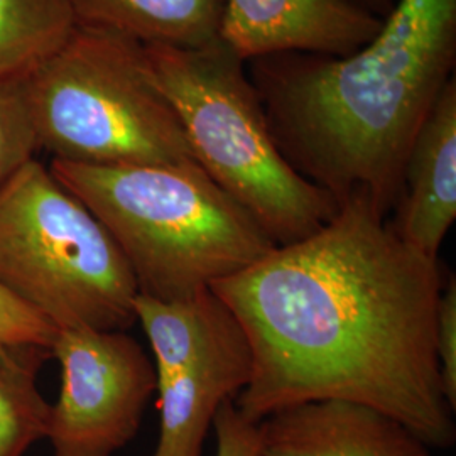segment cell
<instances>
[{
    "label": "cell",
    "mask_w": 456,
    "mask_h": 456,
    "mask_svg": "<svg viewBox=\"0 0 456 456\" xmlns=\"http://www.w3.org/2000/svg\"><path fill=\"white\" fill-rule=\"evenodd\" d=\"M440 262L354 198L310 237L276 245L213 284L252 350L233 401L252 423L294 404L343 399L404 424L429 448L456 440L436 357Z\"/></svg>",
    "instance_id": "1"
},
{
    "label": "cell",
    "mask_w": 456,
    "mask_h": 456,
    "mask_svg": "<svg viewBox=\"0 0 456 456\" xmlns=\"http://www.w3.org/2000/svg\"><path fill=\"white\" fill-rule=\"evenodd\" d=\"M284 159L331 196L389 218L426 117L455 78L456 0H395L374 39L343 58L274 54L250 61Z\"/></svg>",
    "instance_id": "2"
},
{
    "label": "cell",
    "mask_w": 456,
    "mask_h": 456,
    "mask_svg": "<svg viewBox=\"0 0 456 456\" xmlns=\"http://www.w3.org/2000/svg\"><path fill=\"white\" fill-rule=\"evenodd\" d=\"M51 175L112 235L139 294L176 301L261 261L276 244L198 163L86 166Z\"/></svg>",
    "instance_id": "3"
},
{
    "label": "cell",
    "mask_w": 456,
    "mask_h": 456,
    "mask_svg": "<svg viewBox=\"0 0 456 456\" xmlns=\"http://www.w3.org/2000/svg\"><path fill=\"white\" fill-rule=\"evenodd\" d=\"M142 53L198 166L274 244L299 242L338 213L331 196L284 159L245 61L222 41L195 49L142 45Z\"/></svg>",
    "instance_id": "4"
},
{
    "label": "cell",
    "mask_w": 456,
    "mask_h": 456,
    "mask_svg": "<svg viewBox=\"0 0 456 456\" xmlns=\"http://www.w3.org/2000/svg\"><path fill=\"white\" fill-rule=\"evenodd\" d=\"M22 82L39 151L86 166L196 163L180 117L147 69L142 45L78 24Z\"/></svg>",
    "instance_id": "5"
},
{
    "label": "cell",
    "mask_w": 456,
    "mask_h": 456,
    "mask_svg": "<svg viewBox=\"0 0 456 456\" xmlns=\"http://www.w3.org/2000/svg\"><path fill=\"white\" fill-rule=\"evenodd\" d=\"M0 284L56 331H126L139 294L112 235L36 158L0 188Z\"/></svg>",
    "instance_id": "6"
},
{
    "label": "cell",
    "mask_w": 456,
    "mask_h": 456,
    "mask_svg": "<svg viewBox=\"0 0 456 456\" xmlns=\"http://www.w3.org/2000/svg\"><path fill=\"white\" fill-rule=\"evenodd\" d=\"M51 355L61 369L46 436L53 456H115L158 391L154 362L126 331L90 328L60 330Z\"/></svg>",
    "instance_id": "7"
},
{
    "label": "cell",
    "mask_w": 456,
    "mask_h": 456,
    "mask_svg": "<svg viewBox=\"0 0 456 456\" xmlns=\"http://www.w3.org/2000/svg\"><path fill=\"white\" fill-rule=\"evenodd\" d=\"M382 26L354 0H225L220 41L245 63L274 54L343 58Z\"/></svg>",
    "instance_id": "8"
},
{
    "label": "cell",
    "mask_w": 456,
    "mask_h": 456,
    "mask_svg": "<svg viewBox=\"0 0 456 456\" xmlns=\"http://www.w3.org/2000/svg\"><path fill=\"white\" fill-rule=\"evenodd\" d=\"M252 377V350L235 318L178 372L158 382L159 440L152 456H201L213 419Z\"/></svg>",
    "instance_id": "9"
},
{
    "label": "cell",
    "mask_w": 456,
    "mask_h": 456,
    "mask_svg": "<svg viewBox=\"0 0 456 456\" xmlns=\"http://www.w3.org/2000/svg\"><path fill=\"white\" fill-rule=\"evenodd\" d=\"M261 456H429V446L367 404L322 399L279 409L259 423Z\"/></svg>",
    "instance_id": "10"
},
{
    "label": "cell",
    "mask_w": 456,
    "mask_h": 456,
    "mask_svg": "<svg viewBox=\"0 0 456 456\" xmlns=\"http://www.w3.org/2000/svg\"><path fill=\"white\" fill-rule=\"evenodd\" d=\"M391 222L395 233L438 261L456 218V80L444 86L418 132Z\"/></svg>",
    "instance_id": "11"
},
{
    "label": "cell",
    "mask_w": 456,
    "mask_h": 456,
    "mask_svg": "<svg viewBox=\"0 0 456 456\" xmlns=\"http://www.w3.org/2000/svg\"><path fill=\"white\" fill-rule=\"evenodd\" d=\"M78 24L141 45L207 48L220 41L225 0H69Z\"/></svg>",
    "instance_id": "12"
},
{
    "label": "cell",
    "mask_w": 456,
    "mask_h": 456,
    "mask_svg": "<svg viewBox=\"0 0 456 456\" xmlns=\"http://www.w3.org/2000/svg\"><path fill=\"white\" fill-rule=\"evenodd\" d=\"M51 350L0 343V456H26L46 440L51 404L37 387V375Z\"/></svg>",
    "instance_id": "13"
},
{
    "label": "cell",
    "mask_w": 456,
    "mask_h": 456,
    "mask_svg": "<svg viewBox=\"0 0 456 456\" xmlns=\"http://www.w3.org/2000/svg\"><path fill=\"white\" fill-rule=\"evenodd\" d=\"M69 0H0V80H24L73 34Z\"/></svg>",
    "instance_id": "14"
},
{
    "label": "cell",
    "mask_w": 456,
    "mask_h": 456,
    "mask_svg": "<svg viewBox=\"0 0 456 456\" xmlns=\"http://www.w3.org/2000/svg\"><path fill=\"white\" fill-rule=\"evenodd\" d=\"M39 151L20 80H0V188Z\"/></svg>",
    "instance_id": "15"
},
{
    "label": "cell",
    "mask_w": 456,
    "mask_h": 456,
    "mask_svg": "<svg viewBox=\"0 0 456 456\" xmlns=\"http://www.w3.org/2000/svg\"><path fill=\"white\" fill-rule=\"evenodd\" d=\"M56 330L0 284V343L53 346Z\"/></svg>",
    "instance_id": "16"
},
{
    "label": "cell",
    "mask_w": 456,
    "mask_h": 456,
    "mask_svg": "<svg viewBox=\"0 0 456 456\" xmlns=\"http://www.w3.org/2000/svg\"><path fill=\"white\" fill-rule=\"evenodd\" d=\"M436 357L446 403L456 411V281L453 274L443 286L438 303Z\"/></svg>",
    "instance_id": "17"
},
{
    "label": "cell",
    "mask_w": 456,
    "mask_h": 456,
    "mask_svg": "<svg viewBox=\"0 0 456 456\" xmlns=\"http://www.w3.org/2000/svg\"><path fill=\"white\" fill-rule=\"evenodd\" d=\"M216 456H261L259 424L248 421L235 408L233 401H225L215 419Z\"/></svg>",
    "instance_id": "18"
},
{
    "label": "cell",
    "mask_w": 456,
    "mask_h": 456,
    "mask_svg": "<svg viewBox=\"0 0 456 456\" xmlns=\"http://www.w3.org/2000/svg\"><path fill=\"white\" fill-rule=\"evenodd\" d=\"M354 2H357L363 9L382 19L389 16L395 5V0H354Z\"/></svg>",
    "instance_id": "19"
}]
</instances>
